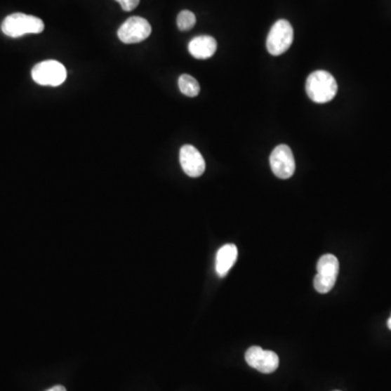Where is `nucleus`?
<instances>
[{"label":"nucleus","mask_w":391,"mask_h":391,"mask_svg":"<svg viewBox=\"0 0 391 391\" xmlns=\"http://www.w3.org/2000/svg\"><path fill=\"white\" fill-rule=\"evenodd\" d=\"M293 41V29L287 20H279L270 29L267 39V51L272 55H283Z\"/></svg>","instance_id":"5"},{"label":"nucleus","mask_w":391,"mask_h":391,"mask_svg":"<svg viewBox=\"0 0 391 391\" xmlns=\"http://www.w3.org/2000/svg\"><path fill=\"white\" fill-rule=\"evenodd\" d=\"M32 77L41 86L57 87L67 79V69L59 61L46 60L33 67Z\"/></svg>","instance_id":"3"},{"label":"nucleus","mask_w":391,"mask_h":391,"mask_svg":"<svg viewBox=\"0 0 391 391\" xmlns=\"http://www.w3.org/2000/svg\"><path fill=\"white\" fill-rule=\"evenodd\" d=\"M238 257V249L233 244H227L220 248L216 253V270L220 277L227 275L230 270L236 263Z\"/></svg>","instance_id":"11"},{"label":"nucleus","mask_w":391,"mask_h":391,"mask_svg":"<svg viewBox=\"0 0 391 391\" xmlns=\"http://www.w3.org/2000/svg\"><path fill=\"white\" fill-rule=\"evenodd\" d=\"M270 164L274 175L287 180L295 173L296 162L293 152L287 145L275 147L270 157Z\"/></svg>","instance_id":"7"},{"label":"nucleus","mask_w":391,"mask_h":391,"mask_svg":"<svg viewBox=\"0 0 391 391\" xmlns=\"http://www.w3.org/2000/svg\"><path fill=\"white\" fill-rule=\"evenodd\" d=\"M120 4L124 11H133L137 6L140 5V0H116Z\"/></svg>","instance_id":"14"},{"label":"nucleus","mask_w":391,"mask_h":391,"mask_svg":"<svg viewBox=\"0 0 391 391\" xmlns=\"http://www.w3.org/2000/svg\"><path fill=\"white\" fill-rule=\"evenodd\" d=\"M335 391H339V390H335Z\"/></svg>","instance_id":"17"},{"label":"nucleus","mask_w":391,"mask_h":391,"mask_svg":"<svg viewBox=\"0 0 391 391\" xmlns=\"http://www.w3.org/2000/svg\"><path fill=\"white\" fill-rule=\"evenodd\" d=\"M152 34V25L144 18L132 17L121 25L118 37L124 44L142 43Z\"/></svg>","instance_id":"6"},{"label":"nucleus","mask_w":391,"mask_h":391,"mask_svg":"<svg viewBox=\"0 0 391 391\" xmlns=\"http://www.w3.org/2000/svg\"><path fill=\"white\" fill-rule=\"evenodd\" d=\"M178 27L180 31H190L196 25V17L190 10H183L178 15Z\"/></svg>","instance_id":"13"},{"label":"nucleus","mask_w":391,"mask_h":391,"mask_svg":"<svg viewBox=\"0 0 391 391\" xmlns=\"http://www.w3.org/2000/svg\"><path fill=\"white\" fill-rule=\"evenodd\" d=\"M178 88L182 94L187 97H196L200 93V85L197 79L188 74L180 75L178 79Z\"/></svg>","instance_id":"12"},{"label":"nucleus","mask_w":391,"mask_h":391,"mask_svg":"<svg viewBox=\"0 0 391 391\" xmlns=\"http://www.w3.org/2000/svg\"><path fill=\"white\" fill-rule=\"evenodd\" d=\"M46 391H67V389H65V387L61 386V385H57V386L53 387V388Z\"/></svg>","instance_id":"15"},{"label":"nucleus","mask_w":391,"mask_h":391,"mask_svg":"<svg viewBox=\"0 0 391 391\" xmlns=\"http://www.w3.org/2000/svg\"><path fill=\"white\" fill-rule=\"evenodd\" d=\"M45 29L43 20L25 13H13L1 23V31L7 37L18 39L27 34H39Z\"/></svg>","instance_id":"2"},{"label":"nucleus","mask_w":391,"mask_h":391,"mask_svg":"<svg viewBox=\"0 0 391 391\" xmlns=\"http://www.w3.org/2000/svg\"><path fill=\"white\" fill-rule=\"evenodd\" d=\"M246 362L263 374H271L279 369V358L273 351L263 350L261 347H250L245 354Z\"/></svg>","instance_id":"8"},{"label":"nucleus","mask_w":391,"mask_h":391,"mask_svg":"<svg viewBox=\"0 0 391 391\" xmlns=\"http://www.w3.org/2000/svg\"><path fill=\"white\" fill-rule=\"evenodd\" d=\"M216 48H218V44H216V39L208 35L194 37L188 45L190 55L194 58L200 59V60L211 58L212 55L216 53Z\"/></svg>","instance_id":"10"},{"label":"nucleus","mask_w":391,"mask_h":391,"mask_svg":"<svg viewBox=\"0 0 391 391\" xmlns=\"http://www.w3.org/2000/svg\"><path fill=\"white\" fill-rule=\"evenodd\" d=\"M180 162L183 171L190 178H199L206 170L204 157L192 145H185L180 148Z\"/></svg>","instance_id":"9"},{"label":"nucleus","mask_w":391,"mask_h":391,"mask_svg":"<svg viewBox=\"0 0 391 391\" xmlns=\"http://www.w3.org/2000/svg\"><path fill=\"white\" fill-rule=\"evenodd\" d=\"M338 91L336 79L327 71H314L307 77L305 91L311 100L326 103L333 100Z\"/></svg>","instance_id":"1"},{"label":"nucleus","mask_w":391,"mask_h":391,"mask_svg":"<svg viewBox=\"0 0 391 391\" xmlns=\"http://www.w3.org/2000/svg\"><path fill=\"white\" fill-rule=\"evenodd\" d=\"M317 274L314 287L317 293H327L333 289L339 273V261L333 255H324L319 258L317 265Z\"/></svg>","instance_id":"4"},{"label":"nucleus","mask_w":391,"mask_h":391,"mask_svg":"<svg viewBox=\"0 0 391 391\" xmlns=\"http://www.w3.org/2000/svg\"><path fill=\"white\" fill-rule=\"evenodd\" d=\"M387 325H388V329L391 331V317H389L388 322H387Z\"/></svg>","instance_id":"16"}]
</instances>
